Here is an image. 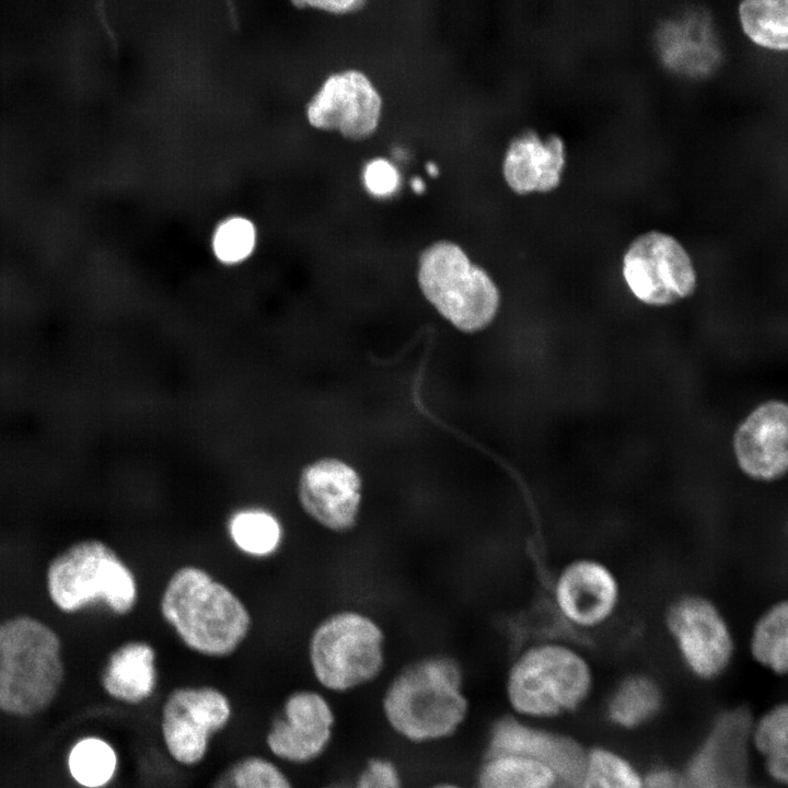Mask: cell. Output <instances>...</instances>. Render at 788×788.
I'll list each match as a JSON object with an SVG mask.
<instances>
[{"label":"cell","instance_id":"obj_21","mask_svg":"<svg viewBox=\"0 0 788 788\" xmlns=\"http://www.w3.org/2000/svg\"><path fill=\"white\" fill-rule=\"evenodd\" d=\"M748 741L767 779L788 788V699L772 704L751 720Z\"/></svg>","mask_w":788,"mask_h":788},{"label":"cell","instance_id":"obj_32","mask_svg":"<svg viewBox=\"0 0 788 788\" xmlns=\"http://www.w3.org/2000/svg\"><path fill=\"white\" fill-rule=\"evenodd\" d=\"M422 788H472L471 785L453 777H441L429 781Z\"/></svg>","mask_w":788,"mask_h":788},{"label":"cell","instance_id":"obj_31","mask_svg":"<svg viewBox=\"0 0 788 788\" xmlns=\"http://www.w3.org/2000/svg\"><path fill=\"white\" fill-rule=\"evenodd\" d=\"M296 5H308L333 14H345L361 9L367 2L363 0H317L299 1Z\"/></svg>","mask_w":788,"mask_h":788},{"label":"cell","instance_id":"obj_20","mask_svg":"<svg viewBox=\"0 0 788 788\" xmlns=\"http://www.w3.org/2000/svg\"><path fill=\"white\" fill-rule=\"evenodd\" d=\"M663 705L664 693L657 679L646 672H630L610 692L605 716L614 727L630 731L654 720Z\"/></svg>","mask_w":788,"mask_h":788},{"label":"cell","instance_id":"obj_7","mask_svg":"<svg viewBox=\"0 0 788 788\" xmlns=\"http://www.w3.org/2000/svg\"><path fill=\"white\" fill-rule=\"evenodd\" d=\"M418 282L436 310L463 332L485 328L498 312L496 283L453 242L438 241L421 253Z\"/></svg>","mask_w":788,"mask_h":788},{"label":"cell","instance_id":"obj_24","mask_svg":"<svg viewBox=\"0 0 788 788\" xmlns=\"http://www.w3.org/2000/svg\"><path fill=\"white\" fill-rule=\"evenodd\" d=\"M228 532L241 552L255 557L273 554L282 538L279 520L269 511L259 508L235 512L229 520Z\"/></svg>","mask_w":788,"mask_h":788},{"label":"cell","instance_id":"obj_29","mask_svg":"<svg viewBox=\"0 0 788 788\" xmlns=\"http://www.w3.org/2000/svg\"><path fill=\"white\" fill-rule=\"evenodd\" d=\"M255 239V228L248 220L232 218L217 229L213 251L221 262L237 263L252 253Z\"/></svg>","mask_w":788,"mask_h":788},{"label":"cell","instance_id":"obj_30","mask_svg":"<svg viewBox=\"0 0 788 788\" xmlns=\"http://www.w3.org/2000/svg\"><path fill=\"white\" fill-rule=\"evenodd\" d=\"M366 189L378 198H386L399 187V173L386 159L375 158L369 161L362 173Z\"/></svg>","mask_w":788,"mask_h":788},{"label":"cell","instance_id":"obj_5","mask_svg":"<svg viewBox=\"0 0 788 788\" xmlns=\"http://www.w3.org/2000/svg\"><path fill=\"white\" fill-rule=\"evenodd\" d=\"M314 686L334 698L359 693L376 683L386 665L381 627L358 612H338L321 622L308 642Z\"/></svg>","mask_w":788,"mask_h":788},{"label":"cell","instance_id":"obj_3","mask_svg":"<svg viewBox=\"0 0 788 788\" xmlns=\"http://www.w3.org/2000/svg\"><path fill=\"white\" fill-rule=\"evenodd\" d=\"M159 607L179 641L207 658L232 656L252 629L251 613L240 596L195 565H184L173 571Z\"/></svg>","mask_w":788,"mask_h":788},{"label":"cell","instance_id":"obj_26","mask_svg":"<svg viewBox=\"0 0 788 788\" xmlns=\"http://www.w3.org/2000/svg\"><path fill=\"white\" fill-rule=\"evenodd\" d=\"M739 13L744 32L754 43L788 49V0H746Z\"/></svg>","mask_w":788,"mask_h":788},{"label":"cell","instance_id":"obj_8","mask_svg":"<svg viewBox=\"0 0 788 788\" xmlns=\"http://www.w3.org/2000/svg\"><path fill=\"white\" fill-rule=\"evenodd\" d=\"M661 623L676 658L694 679L714 682L726 674L735 642L725 615L710 598L696 592L673 596Z\"/></svg>","mask_w":788,"mask_h":788},{"label":"cell","instance_id":"obj_10","mask_svg":"<svg viewBox=\"0 0 788 788\" xmlns=\"http://www.w3.org/2000/svg\"><path fill=\"white\" fill-rule=\"evenodd\" d=\"M338 731L335 698L316 686L289 692L271 719L265 745L278 763L316 764L332 750Z\"/></svg>","mask_w":788,"mask_h":788},{"label":"cell","instance_id":"obj_6","mask_svg":"<svg viewBox=\"0 0 788 788\" xmlns=\"http://www.w3.org/2000/svg\"><path fill=\"white\" fill-rule=\"evenodd\" d=\"M46 590L53 604L69 614L102 603L124 616L139 598L131 568L99 538L80 540L58 553L47 566Z\"/></svg>","mask_w":788,"mask_h":788},{"label":"cell","instance_id":"obj_1","mask_svg":"<svg viewBox=\"0 0 788 788\" xmlns=\"http://www.w3.org/2000/svg\"><path fill=\"white\" fill-rule=\"evenodd\" d=\"M378 708L386 731L406 746L431 749L452 741L472 714L462 664L447 653L407 662L384 684Z\"/></svg>","mask_w":788,"mask_h":788},{"label":"cell","instance_id":"obj_9","mask_svg":"<svg viewBox=\"0 0 788 788\" xmlns=\"http://www.w3.org/2000/svg\"><path fill=\"white\" fill-rule=\"evenodd\" d=\"M549 596L563 625L578 633H595L612 624L619 614L624 586L607 560L594 555H577L554 572Z\"/></svg>","mask_w":788,"mask_h":788},{"label":"cell","instance_id":"obj_28","mask_svg":"<svg viewBox=\"0 0 788 788\" xmlns=\"http://www.w3.org/2000/svg\"><path fill=\"white\" fill-rule=\"evenodd\" d=\"M317 788H407V776L394 756L374 753L349 774L326 779Z\"/></svg>","mask_w":788,"mask_h":788},{"label":"cell","instance_id":"obj_16","mask_svg":"<svg viewBox=\"0 0 788 788\" xmlns=\"http://www.w3.org/2000/svg\"><path fill=\"white\" fill-rule=\"evenodd\" d=\"M566 165V146L560 136L542 138L526 129L511 139L502 160V175L517 194L547 193L559 186Z\"/></svg>","mask_w":788,"mask_h":788},{"label":"cell","instance_id":"obj_23","mask_svg":"<svg viewBox=\"0 0 788 788\" xmlns=\"http://www.w3.org/2000/svg\"><path fill=\"white\" fill-rule=\"evenodd\" d=\"M577 788H648L641 770L622 753L594 746L583 754Z\"/></svg>","mask_w":788,"mask_h":788},{"label":"cell","instance_id":"obj_33","mask_svg":"<svg viewBox=\"0 0 788 788\" xmlns=\"http://www.w3.org/2000/svg\"><path fill=\"white\" fill-rule=\"evenodd\" d=\"M410 187L416 194H421L425 190V182L420 177H414Z\"/></svg>","mask_w":788,"mask_h":788},{"label":"cell","instance_id":"obj_2","mask_svg":"<svg viewBox=\"0 0 788 788\" xmlns=\"http://www.w3.org/2000/svg\"><path fill=\"white\" fill-rule=\"evenodd\" d=\"M595 674L588 654L558 637L535 639L511 660L503 682L509 712L526 721L555 719L580 709Z\"/></svg>","mask_w":788,"mask_h":788},{"label":"cell","instance_id":"obj_27","mask_svg":"<svg viewBox=\"0 0 788 788\" xmlns=\"http://www.w3.org/2000/svg\"><path fill=\"white\" fill-rule=\"evenodd\" d=\"M68 767L71 777L84 788H103L116 775L118 756L104 739L86 737L70 750Z\"/></svg>","mask_w":788,"mask_h":788},{"label":"cell","instance_id":"obj_18","mask_svg":"<svg viewBox=\"0 0 788 788\" xmlns=\"http://www.w3.org/2000/svg\"><path fill=\"white\" fill-rule=\"evenodd\" d=\"M101 686L112 699L137 706L149 700L158 686L157 652L146 640H128L108 656Z\"/></svg>","mask_w":788,"mask_h":788},{"label":"cell","instance_id":"obj_25","mask_svg":"<svg viewBox=\"0 0 788 788\" xmlns=\"http://www.w3.org/2000/svg\"><path fill=\"white\" fill-rule=\"evenodd\" d=\"M209 788H297L285 766L273 757L244 755L229 763Z\"/></svg>","mask_w":788,"mask_h":788},{"label":"cell","instance_id":"obj_14","mask_svg":"<svg viewBox=\"0 0 788 788\" xmlns=\"http://www.w3.org/2000/svg\"><path fill=\"white\" fill-rule=\"evenodd\" d=\"M362 483L357 471L335 457L318 459L301 471L298 500L303 511L320 525L346 532L357 522Z\"/></svg>","mask_w":788,"mask_h":788},{"label":"cell","instance_id":"obj_13","mask_svg":"<svg viewBox=\"0 0 788 788\" xmlns=\"http://www.w3.org/2000/svg\"><path fill=\"white\" fill-rule=\"evenodd\" d=\"M381 111L382 99L371 80L359 70L348 69L326 78L308 104L306 117L317 129L362 140L376 130Z\"/></svg>","mask_w":788,"mask_h":788},{"label":"cell","instance_id":"obj_4","mask_svg":"<svg viewBox=\"0 0 788 788\" xmlns=\"http://www.w3.org/2000/svg\"><path fill=\"white\" fill-rule=\"evenodd\" d=\"M65 677L57 633L31 615L0 622V710L28 717L45 710Z\"/></svg>","mask_w":788,"mask_h":788},{"label":"cell","instance_id":"obj_34","mask_svg":"<svg viewBox=\"0 0 788 788\" xmlns=\"http://www.w3.org/2000/svg\"><path fill=\"white\" fill-rule=\"evenodd\" d=\"M426 170H427V172H428V174H429L430 176H433V177H434V176H437V175L439 174V169H438V166H437L434 163H432V162L427 163Z\"/></svg>","mask_w":788,"mask_h":788},{"label":"cell","instance_id":"obj_19","mask_svg":"<svg viewBox=\"0 0 788 788\" xmlns=\"http://www.w3.org/2000/svg\"><path fill=\"white\" fill-rule=\"evenodd\" d=\"M559 772L548 762L518 752H483L472 788H558Z\"/></svg>","mask_w":788,"mask_h":788},{"label":"cell","instance_id":"obj_17","mask_svg":"<svg viewBox=\"0 0 788 788\" xmlns=\"http://www.w3.org/2000/svg\"><path fill=\"white\" fill-rule=\"evenodd\" d=\"M483 752H518L551 763L564 781L576 785L583 754L568 739L535 728L510 712L495 719L487 729Z\"/></svg>","mask_w":788,"mask_h":788},{"label":"cell","instance_id":"obj_12","mask_svg":"<svg viewBox=\"0 0 788 788\" xmlns=\"http://www.w3.org/2000/svg\"><path fill=\"white\" fill-rule=\"evenodd\" d=\"M622 275L633 296L651 306H667L690 297L696 271L685 247L671 234L650 230L626 248Z\"/></svg>","mask_w":788,"mask_h":788},{"label":"cell","instance_id":"obj_15","mask_svg":"<svg viewBox=\"0 0 788 788\" xmlns=\"http://www.w3.org/2000/svg\"><path fill=\"white\" fill-rule=\"evenodd\" d=\"M738 466L748 477L773 482L788 474V405L768 402L739 426L733 438Z\"/></svg>","mask_w":788,"mask_h":788},{"label":"cell","instance_id":"obj_22","mask_svg":"<svg viewBox=\"0 0 788 788\" xmlns=\"http://www.w3.org/2000/svg\"><path fill=\"white\" fill-rule=\"evenodd\" d=\"M750 654L763 669L788 676V600L766 610L754 624Z\"/></svg>","mask_w":788,"mask_h":788},{"label":"cell","instance_id":"obj_11","mask_svg":"<svg viewBox=\"0 0 788 788\" xmlns=\"http://www.w3.org/2000/svg\"><path fill=\"white\" fill-rule=\"evenodd\" d=\"M229 696L212 685L173 688L160 710V733L167 755L183 767H195L208 755L211 739L232 719Z\"/></svg>","mask_w":788,"mask_h":788}]
</instances>
